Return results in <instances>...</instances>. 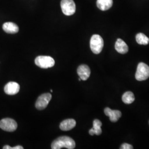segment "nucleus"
I'll use <instances>...</instances> for the list:
<instances>
[{
  "label": "nucleus",
  "instance_id": "f257e3e1",
  "mask_svg": "<svg viewBox=\"0 0 149 149\" xmlns=\"http://www.w3.org/2000/svg\"><path fill=\"white\" fill-rule=\"evenodd\" d=\"M76 144L74 140L67 136H63L55 139L52 144V149H60L63 148L66 149H74Z\"/></svg>",
  "mask_w": 149,
  "mask_h": 149
},
{
  "label": "nucleus",
  "instance_id": "f03ea898",
  "mask_svg": "<svg viewBox=\"0 0 149 149\" xmlns=\"http://www.w3.org/2000/svg\"><path fill=\"white\" fill-rule=\"evenodd\" d=\"M103 39L100 36L95 34L92 36L90 40V48L93 53L95 54L100 53L103 49Z\"/></svg>",
  "mask_w": 149,
  "mask_h": 149
},
{
  "label": "nucleus",
  "instance_id": "7ed1b4c3",
  "mask_svg": "<svg viewBox=\"0 0 149 149\" xmlns=\"http://www.w3.org/2000/svg\"><path fill=\"white\" fill-rule=\"evenodd\" d=\"M35 64L40 68L48 69L54 66L55 61L53 58L49 56H39L35 59Z\"/></svg>",
  "mask_w": 149,
  "mask_h": 149
},
{
  "label": "nucleus",
  "instance_id": "20e7f679",
  "mask_svg": "<svg viewBox=\"0 0 149 149\" xmlns=\"http://www.w3.org/2000/svg\"><path fill=\"white\" fill-rule=\"evenodd\" d=\"M149 77V66L144 63H139L135 74V79L138 81H141L148 79Z\"/></svg>",
  "mask_w": 149,
  "mask_h": 149
},
{
  "label": "nucleus",
  "instance_id": "39448f33",
  "mask_svg": "<svg viewBox=\"0 0 149 149\" xmlns=\"http://www.w3.org/2000/svg\"><path fill=\"white\" fill-rule=\"evenodd\" d=\"M61 7L63 13L66 16H71L76 11V5L73 0H62Z\"/></svg>",
  "mask_w": 149,
  "mask_h": 149
},
{
  "label": "nucleus",
  "instance_id": "423d86ee",
  "mask_svg": "<svg viewBox=\"0 0 149 149\" xmlns=\"http://www.w3.org/2000/svg\"><path fill=\"white\" fill-rule=\"evenodd\" d=\"M0 128L6 132H12L17 129V123L11 118H5L0 121Z\"/></svg>",
  "mask_w": 149,
  "mask_h": 149
},
{
  "label": "nucleus",
  "instance_id": "0eeeda50",
  "mask_svg": "<svg viewBox=\"0 0 149 149\" xmlns=\"http://www.w3.org/2000/svg\"><path fill=\"white\" fill-rule=\"evenodd\" d=\"M52 96L50 93H44L38 98L36 103V107L38 110H43L48 106Z\"/></svg>",
  "mask_w": 149,
  "mask_h": 149
},
{
  "label": "nucleus",
  "instance_id": "6e6552de",
  "mask_svg": "<svg viewBox=\"0 0 149 149\" xmlns=\"http://www.w3.org/2000/svg\"><path fill=\"white\" fill-rule=\"evenodd\" d=\"M20 90V86L16 82H10L5 86L4 91L7 95H14L18 93Z\"/></svg>",
  "mask_w": 149,
  "mask_h": 149
},
{
  "label": "nucleus",
  "instance_id": "1a4fd4ad",
  "mask_svg": "<svg viewBox=\"0 0 149 149\" xmlns=\"http://www.w3.org/2000/svg\"><path fill=\"white\" fill-rule=\"evenodd\" d=\"M104 113L107 116L109 117L112 122H117L118 119L121 117L122 113L118 110H112L108 107L104 109Z\"/></svg>",
  "mask_w": 149,
  "mask_h": 149
},
{
  "label": "nucleus",
  "instance_id": "9d476101",
  "mask_svg": "<svg viewBox=\"0 0 149 149\" xmlns=\"http://www.w3.org/2000/svg\"><path fill=\"white\" fill-rule=\"evenodd\" d=\"M77 71L80 79L83 81L87 80L90 76V69L86 65H81L79 66Z\"/></svg>",
  "mask_w": 149,
  "mask_h": 149
},
{
  "label": "nucleus",
  "instance_id": "9b49d317",
  "mask_svg": "<svg viewBox=\"0 0 149 149\" xmlns=\"http://www.w3.org/2000/svg\"><path fill=\"white\" fill-rule=\"evenodd\" d=\"M76 122L73 119H68L64 120L60 124V128L63 131H68L74 128Z\"/></svg>",
  "mask_w": 149,
  "mask_h": 149
},
{
  "label": "nucleus",
  "instance_id": "f8f14e48",
  "mask_svg": "<svg viewBox=\"0 0 149 149\" xmlns=\"http://www.w3.org/2000/svg\"><path fill=\"white\" fill-rule=\"evenodd\" d=\"M115 49L117 52L121 54L127 53L129 50L127 44L121 39H118L115 44Z\"/></svg>",
  "mask_w": 149,
  "mask_h": 149
},
{
  "label": "nucleus",
  "instance_id": "ddd939ff",
  "mask_svg": "<svg viewBox=\"0 0 149 149\" xmlns=\"http://www.w3.org/2000/svg\"><path fill=\"white\" fill-rule=\"evenodd\" d=\"M3 31L9 34H15L19 31L18 26L13 22H6L2 26Z\"/></svg>",
  "mask_w": 149,
  "mask_h": 149
},
{
  "label": "nucleus",
  "instance_id": "4468645a",
  "mask_svg": "<svg viewBox=\"0 0 149 149\" xmlns=\"http://www.w3.org/2000/svg\"><path fill=\"white\" fill-rule=\"evenodd\" d=\"M102 122L98 119L94 120L93 122V128L89 130V134L91 135H100L102 133Z\"/></svg>",
  "mask_w": 149,
  "mask_h": 149
},
{
  "label": "nucleus",
  "instance_id": "2eb2a0df",
  "mask_svg": "<svg viewBox=\"0 0 149 149\" xmlns=\"http://www.w3.org/2000/svg\"><path fill=\"white\" fill-rule=\"evenodd\" d=\"M113 3V0H97V6L102 11H107L112 7Z\"/></svg>",
  "mask_w": 149,
  "mask_h": 149
},
{
  "label": "nucleus",
  "instance_id": "dca6fc26",
  "mask_svg": "<svg viewBox=\"0 0 149 149\" xmlns=\"http://www.w3.org/2000/svg\"><path fill=\"white\" fill-rule=\"evenodd\" d=\"M135 100V97L133 93L128 91L125 92L122 96V101L125 104H131Z\"/></svg>",
  "mask_w": 149,
  "mask_h": 149
},
{
  "label": "nucleus",
  "instance_id": "f3484780",
  "mask_svg": "<svg viewBox=\"0 0 149 149\" xmlns=\"http://www.w3.org/2000/svg\"><path fill=\"white\" fill-rule=\"evenodd\" d=\"M136 40L140 45H148L149 43V38L142 33H138L136 36Z\"/></svg>",
  "mask_w": 149,
  "mask_h": 149
},
{
  "label": "nucleus",
  "instance_id": "a211bd4d",
  "mask_svg": "<svg viewBox=\"0 0 149 149\" xmlns=\"http://www.w3.org/2000/svg\"><path fill=\"white\" fill-rule=\"evenodd\" d=\"M120 149H133V147L132 145L130 144H127V143H124L123 144L121 145V147L120 148Z\"/></svg>",
  "mask_w": 149,
  "mask_h": 149
},
{
  "label": "nucleus",
  "instance_id": "6ab92c4d",
  "mask_svg": "<svg viewBox=\"0 0 149 149\" xmlns=\"http://www.w3.org/2000/svg\"><path fill=\"white\" fill-rule=\"evenodd\" d=\"M11 149H23V148L22 146L18 145V146H16L14 148H12Z\"/></svg>",
  "mask_w": 149,
  "mask_h": 149
},
{
  "label": "nucleus",
  "instance_id": "aec40b11",
  "mask_svg": "<svg viewBox=\"0 0 149 149\" xmlns=\"http://www.w3.org/2000/svg\"><path fill=\"white\" fill-rule=\"evenodd\" d=\"M3 149H12V148H11V146H8V145H5V146H3Z\"/></svg>",
  "mask_w": 149,
  "mask_h": 149
}]
</instances>
